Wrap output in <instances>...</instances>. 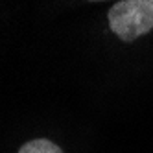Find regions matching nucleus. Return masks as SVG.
I'll return each mask as SVG.
<instances>
[{"label": "nucleus", "mask_w": 153, "mask_h": 153, "mask_svg": "<svg viewBox=\"0 0 153 153\" xmlns=\"http://www.w3.org/2000/svg\"><path fill=\"white\" fill-rule=\"evenodd\" d=\"M111 31L124 42H133L153 30V0H118L107 11Z\"/></svg>", "instance_id": "1"}, {"label": "nucleus", "mask_w": 153, "mask_h": 153, "mask_svg": "<svg viewBox=\"0 0 153 153\" xmlns=\"http://www.w3.org/2000/svg\"><path fill=\"white\" fill-rule=\"evenodd\" d=\"M19 153H63V149L48 138H33L20 146Z\"/></svg>", "instance_id": "2"}, {"label": "nucleus", "mask_w": 153, "mask_h": 153, "mask_svg": "<svg viewBox=\"0 0 153 153\" xmlns=\"http://www.w3.org/2000/svg\"><path fill=\"white\" fill-rule=\"evenodd\" d=\"M89 2H102V0H89Z\"/></svg>", "instance_id": "3"}]
</instances>
